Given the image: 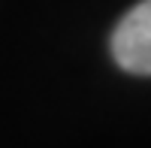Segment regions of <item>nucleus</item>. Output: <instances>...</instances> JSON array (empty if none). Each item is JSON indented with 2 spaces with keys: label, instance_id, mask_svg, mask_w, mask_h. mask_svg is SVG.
<instances>
[{
  "label": "nucleus",
  "instance_id": "nucleus-1",
  "mask_svg": "<svg viewBox=\"0 0 151 148\" xmlns=\"http://www.w3.org/2000/svg\"><path fill=\"white\" fill-rule=\"evenodd\" d=\"M112 60L130 76H151V0H139L109 36Z\"/></svg>",
  "mask_w": 151,
  "mask_h": 148
}]
</instances>
